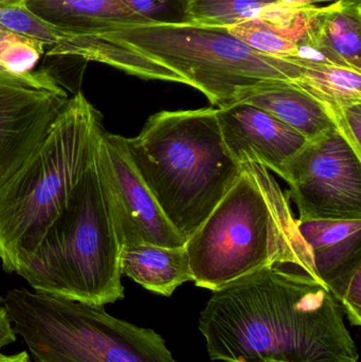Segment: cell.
Returning a JSON list of instances; mask_svg holds the SVG:
<instances>
[{
	"label": "cell",
	"mask_w": 361,
	"mask_h": 362,
	"mask_svg": "<svg viewBox=\"0 0 361 362\" xmlns=\"http://www.w3.org/2000/svg\"><path fill=\"white\" fill-rule=\"evenodd\" d=\"M0 25L11 33L30 38L50 48L64 37L61 32L31 12L25 2L0 8Z\"/></svg>",
	"instance_id": "ffe728a7"
},
{
	"label": "cell",
	"mask_w": 361,
	"mask_h": 362,
	"mask_svg": "<svg viewBox=\"0 0 361 362\" xmlns=\"http://www.w3.org/2000/svg\"><path fill=\"white\" fill-rule=\"evenodd\" d=\"M237 103L268 112L309 141L337 129L326 106L292 82H275L250 89Z\"/></svg>",
	"instance_id": "5bb4252c"
},
{
	"label": "cell",
	"mask_w": 361,
	"mask_h": 362,
	"mask_svg": "<svg viewBox=\"0 0 361 362\" xmlns=\"http://www.w3.org/2000/svg\"><path fill=\"white\" fill-rule=\"evenodd\" d=\"M297 223L324 284L337 272L361 261V219H297Z\"/></svg>",
	"instance_id": "2e32d148"
},
{
	"label": "cell",
	"mask_w": 361,
	"mask_h": 362,
	"mask_svg": "<svg viewBox=\"0 0 361 362\" xmlns=\"http://www.w3.org/2000/svg\"><path fill=\"white\" fill-rule=\"evenodd\" d=\"M16 341V333L4 308V299L0 298V351L8 344Z\"/></svg>",
	"instance_id": "d4e9b609"
},
{
	"label": "cell",
	"mask_w": 361,
	"mask_h": 362,
	"mask_svg": "<svg viewBox=\"0 0 361 362\" xmlns=\"http://www.w3.org/2000/svg\"><path fill=\"white\" fill-rule=\"evenodd\" d=\"M337 131L361 157V103L343 106L331 114Z\"/></svg>",
	"instance_id": "cb8c5ba5"
},
{
	"label": "cell",
	"mask_w": 361,
	"mask_h": 362,
	"mask_svg": "<svg viewBox=\"0 0 361 362\" xmlns=\"http://www.w3.org/2000/svg\"><path fill=\"white\" fill-rule=\"evenodd\" d=\"M131 11L150 23L186 21L187 0H122Z\"/></svg>",
	"instance_id": "603a6c76"
},
{
	"label": "cell",
	"mask_w": 361,
	"mask_h": 362,
	"mask_svg": "<svg viewBox=\"0 0 361 362\" xmlns=\"http://www.w3.org/2000/svg\"><path fill=\"white\" fill-rule=\"evenodd\" d=\"M223 141L241 163L258 161L285 178L286 168L309 140L268 112L244 103L216 108Z\"/></svg>",
	"instance_id": "8fae6325"
},
{
	"label": "cell",
	"mask_w": 361,
	"mask_h": 362,
	"mask_svg": "<svg viewBox=\"0 0 361 362\" xmlns=\"http://www.w3.org/2000/svg\"><path fill=\"white\" fill-rule=\"evenodd\" d=\"M44 50L40 42L10 32L0 45V69L13 74L32 71Z\"/></svg>",
	"instance_id": "7402d4cb"
},
{
	"label": "cell",
	"mask_w": 361,
	"mask_h": 362,
	"mask_svg": "<svg viewBox=\"0 0 361 362\" xmlns=\"http://www.w3.org/2000/svg\"><path fill=\"white\" fill-rule=\"evenodd\" d=\"M279 0H187L186 21L230 27L258 18L266 6Z\"/></svg>",
	"instance_id": "ac0fdd59"
},
{
	"label": "cell",
	"mask_w": 361,
	"mask_h": 362,
	"mask_svg": "<svg viewBox=\"0 0 361 362\" xmlns=\"http://www.w3.org/2000/svg\"><path fill=\"white\" fill-rule=\"evenodd\" d=\"M121 274L143 288L170 297L180 285L193 281L186 244L179 247L135 244L122 247Z\"/></svg>",
	"instance_id": "9a60e30c"
},
{
	"label": "cell",
	"mask_w": 361,
	"mask_h": 362,
	"mask_svg": "<svg viewBox=\"0 0 361 362\" xmlns=\"http://www.w3.org/2000/svg\"><path fill=\"white\" fill-rule=\"evenodd\" d=\"M25 4L64 36L102 33L150 23L122 0H25Z\"/></svg>",
	"instance_id": "7c38bea8"
},
{
	"label": "cell",
	"mask_w": 361,
	"mask_h": 362,
	"mask_svg": "<svg viewBox=\"0 0 361 362\" xmlns=\"http://www.w3.org/2000/svg\"><path fill=\"white\" fill-rule=\"evenodd\" d=\"M121 250L95 154L65 208L35 249L17 259L14 272L37 293L105 306L124 298Z\"/></svg>",
	"instance_id": "277c9868"
},
{
	"label": "cell",
	"mask_w": 361,
	"mask_h": 362,
	"mask_svg": "<svg viewBox=\"0 0 361 362\" xmlns=\"http://www.w3.org/2000/svg\"><path fill=\"white\" fill-rule=\"evenodd\" d=\"M199 327L214 361L360 362L341 304L324 283L290 264L213 291Z\"/></svg>",
	"instance_id": "6da1fadb"
},
{
	"label": "cell",
	"mask_w": 361,
	"mask_h": 362,
	"mask_svg": "<svg viewBox=\"0 0 361 362\" xmlns=\"http://www.w3.org/2000/svg\"><path fill=\"white\" fill-rule=\"evenodd\" d=\"M284 180L299 221L361 219V157L337 129L307 142Z\"/></svg>",
	"instance_id": "ba28073f"
},
{
	"label": "cell",
	"mask_w": 361,
	"mask_h": 362,
	"mask_svg": "<svg viewBox=\"0 0 361 362\" xmlns=\"http://www.w3.org/2000/svg\"><path fill=\"white\" fill-rule=\"evenodd\" d=\"M4 304L36 362H176L158 333L104 306L25 288L8 291Z\"/></svg>",
	"instance_id": "52a82bcc"
},
{
	"label": "cell",
	"mask_w": 361,
	"mask_h": 362,
	"mask_svg": "<svg viewBox=\"0 0 361 362\" xmlns=\"http://www.w3.org/2000/svg\"><path fill=\"white\" fill-rule=\"evenodd\" d=\"M288 6H296V8H309L322 2L336 1V0H279Z\"/></svg>",
	"instance_id": "484cf974"
},
{
	"label": "cell",
	"mask_w": 361,
	"mask_h": 362,
	"mask_svg": "<svg viewBox=\"0 0 361 362\" xmlns=\"http://www.w3.org/2000/svg\"><path fill=\"white\" fill-rule=\"evenodd\" d=\"M292 83L321 102L330 115L343 106L361 103V72L352 68L305 64Z\"/></svg>",
	"instance_id": "e0dca14e"
},
{
	"label": "cell",
	"mask_w": 361,
	"mask_h": 362,
	"mask_svg": "<svg viewBox=\"0 0 361 362\" xmlns=\"http://www.w3.org/2000/svg\"><path fill=\"white\" fill-rule=\"evenodd\" d=\"M241 165L232 187L187 240L193 282L216 291L276 264L298 266L321 281L290 209V192L282 191L262 163L245 159Z\"/></svg>",
	"instance_id": "7a4b0ae2"
},
{
	"label": "cell",
	"mask_w": 361,
	"mask_h": 362,
	"mask_svg": "<svg viewBox=\"0 0 361 362\" xmlns=\"http://www.w3.org/2000/svg\"><path fill=\"white\" fill-rule=\"evenodd\" d=\"M361 0H336L314 8L307 25L309 46L331 65L361 72Z\"/></svg>",
	"instance_id": "4fadbf2b"
},
{
	"label": "cell",
	"mask_w": 361,
	"mask_h": 362,
	"mask_svg": "<svg viewBox=\"0 0 361 362\" xmlns=\"http://www.w3.org/2000/svg\"><path fill=\"white\" fill-rule=\"evenodd\" d=\"M70 97L46 69H0V185L42 144Z\"/></svg>",
	"instance_id": "9c48e42d"
},
{
	"label": "cell",
	"mask_w": 361,
	"mask_h": 362,
	"mask_svg": "<svg viewBox=\"0 0 361 362\" xmlns=\"http://www.w3.org/2000/svg\"><path fill=\"white\" fill-rule=\"evenodd\" d=\"M350 322L361 325V261L341 270L326 282Z\"/></svg>",
	"instance_id": "44dd1931"
},
{
	"label": "cell",
	"mask_w": 361,
	"mask_h": 362,
	"mask_svg": "<svg viewBox=\"0 0 361 362\" xmlns=\"http://www.w3.org/2000/svg\"><path fill=\"white\" fill-rule=\"evenodd\" d=\"M227 30L231 35L262 54L288 61H292L298 55L299 47L296 42L259 18L235 23L227 27Z\"/></svg>",
	"instance_id": "d6986e66"
},
{
	"label": "cell",
	"mask_w": 361,
	"mask_h": 362,
	"mask_svg": "<svg viewBox=\"0 0 361 362\" xmlns=\"http://www.w3.org/2000/svg\"><path fill=\"white\" fill-rule=\"evenodd\" d=\"M0 362H31L27 352H20L15 355L0 354Z\"/></svg>",
	"instance_id": "4316f807"
},
{
	"label": "cell",
	"mask_w": 361,
	"mask_h": 362,
	"mask_svg": "<svg viewBox=\"0 0 361 362\" xmlns=\"http://www.w3.org/2000/svg\"><path fill=\"white\" fill-rule=\"evenodd\" d=\"M25 1V0H0V8L16 6V4H23Z\"/></svg>",
	"instance_id": "83f0119b"
},
{
	"label": "cell",
	"mask_w": 361,
	"mask_h": 362,
	"mask_svg": "<svg viewBox=\"0 0 361 362\" xmlns=\"http://www.w3.org/2000/svg\"><path fill=\"white\" fill-rule=\"evenodd\" d=\"M100 112L83 93L70 97L42 144L0 185V261L14 272L17 259L40 244L93 163L103 133Z\"/></svg>",
	"instance_id": "5b68a950"
},
{
	"label": "cell",
	"mask_w": 361,
	"mask_h": 362,
	"mask_svg": "<svg viewBox=\"0 0 361 362\" xmlns=\"http://www.w3.org/2000/svg\"><path fill=\"white\" fill-rule=\"evenodd\" d=\"M129 154L176 230L188 240L241 174L223 141L216 108L157 112Z\"/></svg>",
	"instance_id": "3957f363"
},
{
	"label": "cell",
	"mask_w": 361,
	"mask_h": 362,
	"mask_svg": "<svg viewBox=\"0 0 361 362\" xmlns=\"http://www.w3.org/2000/svg\"><path fill=\"white\" fill-rule=\"evenodd\" d=\"M8 33H10V32H8V30L4 29V28H2L1 25H0V45H1L2 42L6 40Z\"/></svg>",
	"instance_id": "f1b7e54d"
},
{
	"label": "cell",
	"mask_w": 361,
	"mask_h": 362,
	"mask_svg": "<svg viewBox=\"0 0 361 362\" xmlns=\"http://www.w3.org/2000/svg\"><path fill=\"white\" fill-rule=\"evenodd\" d=\"M95 34L173 70L216 108L237 103L254 87L294 82L302 71L294 62L252 50L220 25L148 23Z\"/></svg>",
	"instance_id": "8992f818"
},
{
	"label": "cell",
	"mask_w": 361,
	"mask_h": 362,
	"mask_svg": "<svg viewBox=\"0 0 361 362\" xmlns=\"http://www.w3.org/2000/svg\"><path fill=\"white\" fill-rule=\"evenodd\" d=\"M97 159L122 247L142 243L163 247L186 244V238L170 223L140 175L126 138L103 131Z\"/></svg>",
	"instance_id": "30bf717a"
}]
</instances>
